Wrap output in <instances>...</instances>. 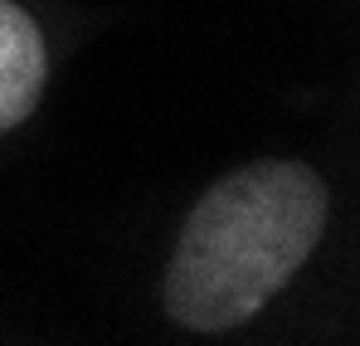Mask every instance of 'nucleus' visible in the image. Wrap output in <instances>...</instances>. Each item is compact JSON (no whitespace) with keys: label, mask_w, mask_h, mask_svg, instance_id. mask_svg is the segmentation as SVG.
Masks as SVG:
<instances>
[{"label":"nucleus","mask_w":360,"mask_h":346,"mask_svg":"<svg viewBox=\"0 0 360 346\" xmlns=\"http://www.w3.org/2000/svg\"><path fill=\"white\" fill-rule=\"evenodd\" d=\"M326 185L297 161H253L190 210L166 268V312L190 332H229L292 283L326 234Z\"/></svg>","instance_id":"f257e3e1"},{"label":"nucleus","mask_w":360,"mask_h":346,"mask_svg":"<svg viewBox=\"0 0 360 346\" xmlns=\"http://www.w3.org/2000/svg\"><path fill=\"white\" fill-rule=\"evenodd\" d=\"M44 73H49V58H44L39 25L15 0H0V132L20 127L34 113L44 93Z\"/></svg>","instance_id":"f03ea898"}]
</instances>
